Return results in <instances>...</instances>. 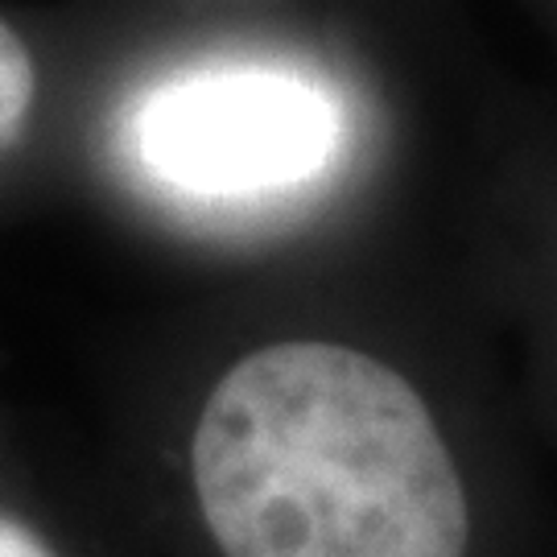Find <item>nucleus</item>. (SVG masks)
<instances>
[{"mask_svg":"<svg viewBox=\"0 0 557 557\" xmlns=\"http://www.w3.org/2000/svg\"><path fill=\"white\" fill-rule=\"evenodd\" d=\"M190 479L223 557H467L471 504L421 393L343 343L289 338L227 368Z\"/></svg>","mask_w":557,"mask_h":557,"instance_id":"f257e3e1","label":"nucleus"},{"mask_svg":"<svg viewBox=\"0 0 557 557\" xmlns=\"http://www.w3.org/2000/svg\"><path fill=\"white\" fill-rule=\"evenodd\" d=\"M158 190L207 207L294 199L347 149L335 87L285 62H207L145 87L124 124Z\"/></svg>","mask_w":557,"mask_h":557,"instance_id":"f03ea898","label":"nucleus"},{"mask_svg":"<svg viewBox=\"0 0 557 557\" xmlns=\"http://www.w3.org/2000/svg\"><path fill=\"white\" fill-rule=\"evenodd\" d=\"M34 91H38L34 59H29L25 41L0 21V149L13 145L25 128L29 108H34Z\"/></svg>","mask_w":557,"mask_h":557,"instance_id":"7ed1b4c3","label":"nucleus"},{"mask_svg":"<svg viewBox=\"0 0 557 557\" xmlns=\"http://www.w3.org/2000/svg\"><path fill=\"white\" fill-rule=\"evenodd\" d=\"M0 557H54L38 541V533H29L17 520L0 517Z\"/></svg>","mask_w":557,"mask_h":557,"instance_id":"20e7f679","label":"nucleus"}]
</instances>
